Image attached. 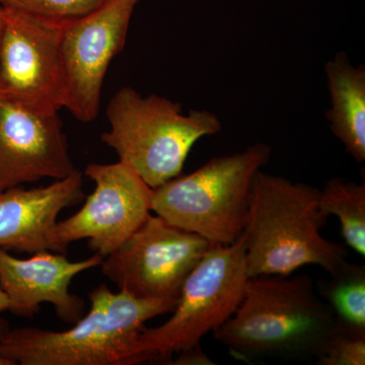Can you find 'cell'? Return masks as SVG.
<instances>
[{"label": "cell", "mask_w": 365, "mask_h": 365, "mask_svg": "<svg viewBox=\"0 0 365 365\" xmlns=\"http://www.w3.org/2000/svg\"><path fill=\"white\" fill-rule=\"evenodd\" d=\"M331 109L330 129L357 163L365 160V67L353 66L347 54L338 53L325 66Z\"/></svg>", "instance_id": "cell-14"}, {"label": "cell", "mask_w": 365, "mask_h": 365, "mask_svg": "<svg viewBox=\"0 0 365 365\" xmlns=\"http://www.w3.org/2000/svg\"><path fill=\"white\" fill-rule=\"evenodd\" d=\"M107 118L111 128L102 134L103 143L153 189L180 176L194 144L222 129L213 113L182 114L178 103L157 95L143 97L128 86L111 98Z\"/></svg>", "instance_id": "cell-4"}, {"label": "cell", "mask_w": 365, "mask_h": 365, "mask_svg": "<svg viewBox=\"0 0 365 365\" xmlns=\"http://www.w3.org/2000/svg\"><path fill=\"white\" fill-rule=\"evenodd\" d=\"M212 246L201 235L150 215L100 266L121 292L139 299L178 300L190 273Z\"/></svg>", "instance_id": "cell-7"}, {"label": "cell", "mask_w": 365, "mask_h": 365, "mask_svg": "<svg viewBox=\"0 0 365 365\" xmlns=\"http://www.w3.org/2000/svg\"><path fill=\"white\" fill-rule=\"evenodd\" d=\"M64 23L4 9L0 97L43 113H57L64 108L66 81L61 54Z\"/></svg>", "instance_id": "cell-8"}, {"label": "cell", "mask_w": 365, "mask_h": 365, "mask_svg": "<svg viewBox=\"0 0 365 365\" xmlns=\"http://www.w3.org/2000/svg\"><path fill=\"white\" fill-rule=\"evenodd\" d=\"M170 364L212 365L215 362L204 353L200 345H196L178 353V359L172 360Z\"/></svg>", "instance_id": "cell-19"}, {"label": "cell", "mask_w": 365, "mask_h": 365, "mask_svg": "<svg viewBox=\"0 0 365 365\" xmlns=\"http://www.w3.org/2000/svg\"><path fill=\"white\" fill-rule=\"evenodd\" d=\"M86 176L96 188L76 215L57 222L55 253L66 254L71 242L88 240L93 253L105 257L119 248L150 215L153 189L126 163H91Z\"/></svg>", "instance_id": "cell-9"}, {"label": "cell", "mask_w": 365, "mask_h": 365, "mask_svg": "<svg viewBox=\"0 0 365 365\" xmlns=\"http://www.w3.org/2000/svg\"><path fill=\"white\" fill-rule=\"evenodd\" d=\"M271 153L267 144L255 143L241 153L212 158L195 172L153 189L151 211L211 244L230 246L246 230L255 175Z\"/></svg>", "instance_id": "cell-5"}, {"label": "cell", "mask_w": 365, "mask_h": 365, "mask_svg": "<svg viewBox=\"0 0 365 365\" xmlns=\"http://www.w3.org/2000/svg\"><path fill=\"white\" fill-rule=\"evenodd\" d=\"M2 26H4V9L0 6V36H1Z\"/></svg>", "instance_id": "cell-22"}, {"label": "cell", "mask_w": 365, "mask_h": 365, "mask_svg": "<svg viewBox=\"0 0 365 365\" xmlns=\"http://www.w3.org/2000/svg\"><path fill=\"white\" fill-rule=\"evenodd\" d=\"M316 356L321 365H364L365 331L356 330L336 319Z\"/></svg>", "instance_id": "cell-17"}, {"label": "cell", "mask_w": 365, "mask_h": 365, "mask_svg": "<svg viewBox=\"0 0 365 365\" xmlns=\"http://www.w3.org/2000/svg\"><path fill=\"white\" fill-rule=\"evenodd\" d=\"M91 309L66 331L11 329L0 356L11 365H129L145 323L172 313L177 299H139L106 284L90 294Z\"/></svg>", "instance_id": "cell-2"}, {"label": "cell", "mask_w": 365, "mask_h": 365, "mask_svg": "<svg viewBox=\"0 0 365 365\" xmlns=\"http://www.w3.org/2000/svg\"><path fill=\"white\" fill-rule=\"evenodd\" d=\"M335 323L309 276L261 275L248 278L237 311L212 333L237 357L317 355Z\"/></svg>", "instance_id": "cell-3"}, {"label": "cell", "mask_w": 365, "mask_h": 365, "mask_svg": "<svg viewBox=\"0 0 365 365\" xmlns=\"http://www.w3.org/2000/svg\"><path fill=\"white\" fill-rule=\"evenodd\" d=\"M9 330H11V326H9V322L6 319L0 318V341L4 339V336L9 333ZM0 365H11V364L7 361L6 359H4V357L0 356Z\"/></svg>", "instance_id": "cell-20"}, {"label": "cell", "mask_w": 365, "mask_h": 365, "mask_svg": "<svg viewBox=\"0 0 365 365\" xmlns=\"http://www.w3.org/2000/svg\"><path fill=\"white\" fill-rule=\"evenodd\" d=\"M76 170L59 112L35 111L0 97V192L63 179Z\"/></svg>", "instance_id": "cell-11"}, {"label": "cell", "mask_w": 365, "mask_h": 365, "mask_svg": "<svg viewBox=\"0 0 365 365\" xmlns=\"http://www.w3.org/2000/svg\"><path fill=\"white\" fill-rule=\"evenodd\" d=\"M248 278L244 235L230 246L213 245L185 281L169 321L143 329L129 365L170 364L175 353L200 345L237 311Z\"/></svg>", "instance_id": "cell-6"}, {"label": "cell", "mask_w": 365, "mask_h": 365, "mask_svg": "<svg viewBox=\"0 0 365 365\" xmlns=\"http://www.w3.org/2000/svg\"><path fill=\"white\" fill-rule=\"evenodd\" d=\"M104 257L95 253L86 260L71 262L66 254L43 251L28 259L16 258L0 249V288L9 302V311L16 316L33 318L41 304H51L64 323L74 324L85 314L86 304L69 292L78 274L102 264Z\"/></svg>", "instance_id": "cell-12"}, {"label": "cell", "mask_w": 365, "mask_h": 365, "mask_svg": "<svg viewBox=\"0 0 365 365\" xmlns=\"http://www.w3.org/2000/svg\"><path fill=\"white\" fill-rule=\"evenodd\" d=\"M105 0H0L9 11L43 20L64 23L85 16L102 6Z\"/></svg>", "instance_id": "cell-18"}, {"label": "cell", "mask_w": 365, "mask_h": 365, "mask_svg": "<svg viewBox=\"0 0 365 365\" xmlns=\"http://www.w3.org/2000/svg\"><path fill=\"white\" fill-rule=\"evenodd\" d=\"M319 207L324 215L339 218L341 234L356 253L365 255V182L333 178L319 190Z\"/></svg>", "instance_id": "cell-15"}, {"label": "cell", "mask_w": 365, "mask_h": 365, "mask_svg": "<svg viewBox=\"0 0 365 365\" xmlns=\"http://www.w3.org/2000/svg\"><path fill=\"white\" fill-rule=\"evenodd\" d=\"M327 220L318 188L258 170L242 234L249 277L290 275L307 265L335 275L348 263V252L321 235Z\"/></svg>", "instance_id": "cell-1"}, {"label": "cell", "mask_w": 365, "mask_h": 365, "mask_svg": "<svg viewBox=\"0 0 365 365\" xmlns=\"http://www.w3.org/2000/svg\"><path fill=\"white\" fill-rule=\"evenodd\" d=\"M140 0H105L85 16L66 21L61 37L66 104L79 121H93L100 110L104 79L126 42L132 14Z\"/></svg>", "instance_id": "cell-10"}, {"label": "cell", "mask_w": 365, "mask_h": 365, "mask_svg": "<svg viewBox=\"0 0 365 365\" xmlns=\"http://www.w3.org/2000/svg\"><path fill=\"white\" fill-rule=\"evenodd\" d=\"M319 294L345 325L365 331L364 266L347 263L332 280L319 283Z\"/></svg>", "instance_id": "cell-16"}, {"label": "cell", "mask_w": 365, "mask_h": 365, "mask_svg": "<svg viewBox=\"0 0 365 365\" xmlns=\"http://www.w3.org/2000/svg\"><path fill=\"white\" fill-rule=\"evenodd\" d=\"M83 177L76 170L48 186L0 192V249L30 255L54 252L53 232L60 212L85 200Z\"/></svg>", "instance_id": "cell-13"}, {"label": "cell", "mask_w": 365, "mask_h": 365, "mask_svg": "<svg viewBox=\"0 0 365 365\" xmlns=\"http://www.w3.org/2000/svg\"><path fill=\"white\" fill-rule=\"evenodd\" d=\"M9 299H7L6 294H4V290L0 288V313H2V312L9 311Z\"/></svg>", "instance_id": "cell-21"}]
</instances>
